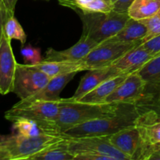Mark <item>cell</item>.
Segmentation results:
<instances>
[{
    "label": "cell",
    "instance_id": "obj_6",
    "mask_svg": "<svg viewBox=\"0 0 160 160\" xmlns=\"http://www.w3.org/2000/svg\"><path fill=\"white\" fill-rule=\"evenodd\" d=\"M67 142L69 150L74 158L79 154H97L110 157L112 160H129L112 145L109 136L67 137Z\"/></svg>",
    "mask_w": 160,
    "mask_h": 160
},
{
    "label": "cell",
    "instance_id": "obj_25",
    "mask_svg": "<svg viewBox=\"0 0 160 160\" xmlns=\"http://www.w3.org/2000/svg\"><path fill=\"white\" fill-rule=\"evenodd\" d=\"M141 21L146 26L147 34L142 41V43L149 39L152 38L155 36L160 34V9L156 13L152 16L151 17L144 19Z\"/></svg>",
    "mask_w": 160,
    "mask_h": 160
},
{
    "label": "cell",
    "instance_id": "obj_11",
    "mask_svg": "<svg viewBox=\"0 0 160 160\" xmlns=\"http://www.w3.org/2000/svg\"><path fill=\"white\" fill-rule=\"evenodd\" d=\"M17 62L12 52L11 41L3 34L0 42V94L12 92Z\"/></svg>",
    "mask_w": 160,
    "mask_h": 160
},
{
    "label": "cell",
    "instance_id": "obj_26",
    "mask_svg": "<svg viewBox=\"0 0 160 160\" xmlns=\"http://www.w3.org/2000/svg\"><path fill=\"white\" fill-rule=\"evenodd\" d=\"M20 53L24 59L25 64L34 65L42 60L40 49L38 48L31 46V45L23 47Z\"/></svg>",
    "mask_w": 160,
    "mask_h": 160
},
{
    "label": "cell",
    "instance_id": "obj_5",
    "mask_svg": "<svg viewBox=\"0 0 160 160\" xmlns=\"http://www.w3.org/2000/svg\"><path fill=\"white\" fill-rule=\"evenodd\" d=\"M60 100L26 101L21 99L5 112V118L10 122L17 119L56 121L59 111Z\"/></svg>",
    "mask_w": 160,
    "mask_h": 160
},
{
    "label": "cell",
    "instance_id": "obj_21",
    "mask_svg": "<svg viewBox=\"0 0 160 160\" xmlns=\"http://www.w3.org/2000/svg\"><path fill=\"white\" fill-rule=\"evenodd\" d=\"M31 160H71L74 156L70 152L67 142V137L48 145L34 154Z\"/></svg>",
    "mask_w": 160,
    "mask_h": 160
},
{
    "label": "cell",
    "instance_id": "obj_27",
    "mask_svg": "<svg viewBox=\"0 0 160 160\" xmlns=\"http://www.w3.org/2000/svg\"><path fill=\"white\" fill-rule=\"evenodd\" d=\"M143 48L153 55L160 52V34L141 44Z\"/></svg>",
    "mask_w": 160,
    "mask_h": 160
},
{
    "label": "cell",
    "instance_id": "obj_14",
    "mask_svg": "<svg viewBox=\"0 0 160 160\" xmlns=\"http://www.w3.org/2000/svg\"><path fill=\"white\" fill-rule=\"evenodd\" d=\"M155 56L139 45L127 52L110 66L118 74L129 75L138 73Z\"/></svg>",
    "mask_w": 160,
    "mask_h": 160
},
{
    "label": "cell",
    "instance_id": "obj_19",
    "mask_svg": "<svg viewBox=\"0 0 160 160\" xmlns=\"http://www.w3.org/2000/svg\"><path fill=\"white\" fill-rule=\"evenodd\" d=\"M127 76L128 75L120 74L107 79L76 101L91 103L105 102L106 98L124 81Z\"/></svg>",
    "mask_w": 160,
    "mask_h": 160
},
{
    "label": "cell",
    "instance_id": "obj_13",
    "mask_svg": "<svg viewBox=\"0 0 160 160\" xmlns=\"http://www.w3.org/2000/svg\"><path fill=\"white\" fill-rule=\"evenodd\" d=\"M99 44L88 36L82 34L81 38L74 45L64 50H56L49 48L42 59L48 61H69L78 62L84 59L93 48Z\"/></svg>",
    "mask_w": 160,
    "mask_h": 160
},
{
    "label": "cell",
    "instance_id": "obj_10",
    "mask_svg": "<svg viewBox=\"0 0 160 160\" xmlns=\"http://www.w3.org/2000/svg\"><path fill=\"white\" fill-rule=\"evenodd\" d=\"M146 92L147 84L139 73H131L127 76L105 102L139 103L151 96V94Z\"/></svg>",
    "mask_w": 160,
    "mask_h": 160
},
{
    "label": "cell",
    "instance_id": "obj_9",
    "mask_svg": "<svg viewBox=\"0 0 160 160\" xmlns=\"http://www.w3.org/2000/svg\"><path fill=\"white\" fill-rule=\"evenodd\" d=\"M50 78L31 64L17 63L13 91L20 99H25L37 93Z\"/></svg>",
    "mask_w": 160,
    "mask_h": 160
},
{
    "label": "cell",
    "instance_id": "obj_34",
    "mask_svg": "<svg viewBox=\"0 0 160 160\" xmlns=\"http://www.w3.org/2000/svg\"><path fill=\"white\" fill-rule=\"evenodd\" d=\"M159 102H160V94H159Z\"/></svg>",
    "mask_w": 160,
    "mask_h": 160
},
{
    "label": "cell",
    "instance_id": "obj_1",
    "mask_svg": "<svg viewBox=\"0 0 160 160\" xmlns=\"http://www.w3.org/2000/svg\"><path fill=\"white\" fill-rule=\"evenodd\" d=\"M119 108L113 115L95 119L70 128L63 133L67 137L109 136L121 130L135 126L142 112L138 103L119 102Z\"/></svg>",
    "mask_w": 160,
    "mask_h": 160
},
{
    "label": "cell",
    "instance_id": "obj_31",
    "mask_svg": "<svg viewBox=\"0 0 160 160\" xmlns=\"http://www.w3.org/2000/svg\"><path fill=\"white\" fill-rule=\"evenodd\" d=\"M17 1H18V0H3L6 8H7L8 11H9L10 13L14 14V11H15L16 5H17Z\"/></svg>",
    "mask_w": 160,
    "mask_h": 160
},
{
    "label": "cell",
    "instance_id": "obj_22",
    "mask_svg": "<svg viewBox=\"0 0 160 160\" xmlns=\"http://www.w3.org/2000/svg\"><path fill=\"white\" fill-rule=\"evenodd\" d=\"M160 9V0H134L128 9L131 18L142 20L151 17Z\"/></svg>",
    "mask_w": 160,
    "mask_h": 160
},
{
    "label": "cell",
    "instance_id": "obj_29",
    "mask_svg": "<svg viewBox=\"0 0 160 160\" xmlns=\"http://www.w3.org/2000/svg\"><path fill=\"white\" fill-rule=\"evenodd\" d=\"M113 3L114 11L120 12H128V9L134 0H111Z\"/></svg>",
    "mask_w": 160,
    "mask_h": 160
},
{
    "label": "cell",
    "instance_id": "obj_2",
    "mask_svg": "<svg viewBox=\"0 0 160 160\" xmlns=\"http://www.w3.org/2000/svg\"><path fill=\"white\" fill-rule=\"evenodd\" d=\"M119 105V102H83L71 98H61L56 122L63 134L66 131L78 124L113 115L117 112Z\"/></svg>",
    "mask_w": 160,
    "mask_h": 160
},
{
    "label": "cell",
    "instance_id": "obj_7",
    "mask_svg": "<svg viewBox=\"0 0 160 160\" xmlns=\"http://www.w3.org/2000/svg\"><path fill=\"white\" fill-rule=\"evenodd\" d=\"M141 44L142 42H102L81 61L84 64L87 70L102 68L110 66L127 52Z\"/></svg>",
    "mask_w": 160,
    "mask_h": 160
},
{
    "label": "cell",
    "instance_id": "obj_8",
    "mask_svg": "<svg viewBox=\"0 0 160 160\" xmlns=\"http://www.w3.org/2000/svg\"><path fill=\"white\" fill-rule=\"evenodd\" d=\"M142 138V149L139 159H149L153 148L160 145V113L155 109L142 111L136 120Z\"/></svg>",
    "mask_w": 160,
    "mask_h": 160
},
{
    "label": "cell",
    "instance_id": "obj_12",
    "mask_svg": "<svg viewBox=\"0 0 160 160\" xmlns=\"http://www.w3.org/2000/svg\"><path fill=\"white\" fill-rule=\"evenodd\" d=\"M112 145L128 159H139L142 149V138L136 126L130 127L109 136Z\"/></svg>",
    "mask_w": 160,
    "mask_h": 160
},
{
    "label": "cell",
    "instance_id": "obj_28",
    "mask_svg": "<svg viewBox=\"0 0 160 160\" xmlns=\"http://www.w3.org/2000/svg\"><path fill=\"white\" fill-rule=\"evenodd\" d=\"M14 14L10 13L8 11L6 5H5L3 0H0V42H1L3 34H4V27L6 24L8 19L13 16Z\"/></svg>",
    "mask_w": 160,
    "mask_h": 160
},
{
    "label": "cell",
    "instance_id": "obj_15",
    "mask_svg": "<svg viewBox=\"0 0 160 160\" xmlns=\"http://www.w3.org/2000/svg\"><path fill=\"white\" fill-rule=\"evenodd\" d=\"M12 124V128L16 133L26 137L34 138L45 135L61 136L63 134L59 130L56 121L22 118L14 120Z\"/></svg>",
    "mask_w": 160,
    "mask_h": 160
},
{
    "label": "cell",
    "instance_id": "obj_35",
    "mask_svg": "<svg viewBox=\"0 0 160 160\" xmlns=\"http://www.w3.org/2000/svg\"><path fill=\"white\" fill-rule=\"evenodd\" d=\"M159 94H160V88H159Z\"/></svg>",
    "mask_w": 160,
    "mask_h": 160
},
{
    "label": "cell",
    "instance_id": "obj_30",
    "mask_svg": "<svg viewBox=\"0 0 160 160\" xmlns=\"http://www.w3.org/2000/svg\"><path fill=\"white\" fill-rule=\"evenodd\" d=\"M74 159L78 160H112L110 157L97 154H79L75 156Z\"/></svg>",
    "mask_w": 160,
    "mask_h": 160
},
{
    "label": "cell",
    "instance_id": "obj_33",
    "mask_svg": "<svg viewBox=\"0 0 160 160\" xmlns=\"http://www.w3.org/2000/svg\"><path fill=\"white\" fill-rule=\"evenodd\" d=\"M78 4H85V3L89 2H91L92 0H74Z\"/></svg>",
    "mask_w": 160,
    "mask_h": 160
},
{
    "label": "cell",
    "instance_id": "obj_32",
    "mask_svg": "<svg viewBox=\"0 0 160 160\" xmlns=\"http://www.w3.org/2000/svg\"><path fill=\"white\" fill-rule=\"evenodd\" d=\"M149 159L160 160V145H156L153 148V152L150 156Z\"/></svg>",
    "mask_w": 160,
    "mask_h": 160
},
{
    "label": "cell",
    "instance_id": "obj_18",
    "mask_svg": "<svg viewBox=\"0 0 160 160\" xmlns=\"http://www.w3.org/2000/svg\"><path fill=\"white\" fill-rule=\"evenodd\" d=\"M34 66L47 75L49 78L70 73H78L86 70L84 64L81 61L69 62V61H48L42 59Z\"/></svg>",
    "mask_w": 160,
    "mask_h": 160
},
{
    "label": "cell",
    "instance_id": "obj_24",
    "mask_svg": "<svg viewBox=\"0 0 160 160\" xmlns=\"http://www.w3.org/2000/svg\"><path fill=\"white\" fill-rule=\"evenodd\" d=\"M4 34L9 40H18L22 45L27 41V35L18 20L13 16H11L6 21L4 27Z\"/></svg>",
    "mask_w": 160,
    "mask_h": 160
},
{
    "label": "cell",
    "instance_id": "obj_23",
    "mask_svg": "<svg viewBox=\"0 0 160 160\" xmlns=\"http://www.w3.org/2000/svg\"><path fill=\"white\" fill-rule=\"evenodd\" d=\"M142 79L146 82L147 89L160 88V52L156 54L152 59L144 65L139 70Z\"/></svg>",
    "mask_w": 160,
    "mask_h": 160
},
{
    "label": "cell",
    "instance_id": "obj_4",
    "mask_svg": "<svg viewBox=\"0 0 160 160\" xmlns=\"http://www.w3.org/2000/svg\"><path fill=\"white\" fill-rule=\"evenodd\" d=\"M83 23L82 34L88 36L98 44L106 42L118 33L131 17L128 12L112 11L92 12L76 10Z\"/></svg>",
    "mask_w": 160,
    "mask_h": 160
},
{
    "label": "cell",
    "instance_id": "obj_17",
    "mask_svg": "<svg viewBox=\"0 0 160 160\" xmlns=\"http://www.w3.org/2000/svg\"><path fill=\"white\" fill-rule=\"evenodd\" d=\"M77 73H70L50 78L48 82L37 93L23 100H26V101H36V100L57 101V100H59L61 98L60 94L62 91L63 90L66 85L74 78Z\"/></svg>",
    "mask_w": 160,
    "mask_h": 160
},
{
    "label": "cell",
    "instance_id": "obj_3",
    "mask_svg": "<svg viewBox=\"0 0 160 160\" xmlns=\"http://www.w3.org/2000/svg\"><path fill=\"white\" fill-rule=\"evenodd\" d=\"M65 137L45 135L26 137L18 133L0 135V160L30 159L34 154Z\"/></svg>",
    "mask_w": 160,
    "mask_h": 160
},
{
    "label": "cell",
    "instance_id": "obj_16",
    "mask_svg": "<svg viewBox=\"0 0 160 160\" xmlns=\"http://www.w3.org/2000/svg\"><path fill=\"white\" fill-rule=\"evenodd\" d=\"M87 71V73L81 78L74 95L71 97L72 99H80L102 82L117 75H120L111 66L102 67V68L89 70Z\"/></svg>",
    "mask_w": 160,
    "mask_h": 160
},
{
    "label": "cell",
    "instance_id": "obj_20",
    "mask_svg": "<svg viewBox=\"0 0 160 160\" xmlns=\"http://www.w3.org/2000/svg\"><path fill=\"white\" fill-rule=\"evenodd\" d=\"M147 34V28L141 20L130 18L121 30L104 42H142Z\"/></svg>",
    "mask_w": 160,
    "mask_h": 160
}]
</instances>
